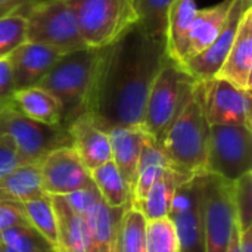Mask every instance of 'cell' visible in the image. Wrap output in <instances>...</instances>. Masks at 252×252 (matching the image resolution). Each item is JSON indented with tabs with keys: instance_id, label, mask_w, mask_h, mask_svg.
<instances>
[{
	"instance_id": "3",
	"label": "cell",
	"mask_w": 252,
	"mask_h": 252,
	"mask_svg": "<svg viewBox=\"0 0 252 252\" xmlns=\"http://www.w3.org/2000/svg\"><path fill=\"white\" fill-rule=\"evenodd\" d=\"M196 83L170 58L157 74L146 97L142 128L159 146L170 126L189 102Z\"/></svg>"
},
{
	"instance_id": "25",
	"label": "cell",
	"mask_w": 252,
	"mask_h": 252,
	"mask_svg": "<svg viewBox=\"0 0 252 252\" xmlns=\"http://www.w3.org/2000/svg\"><path fill=\"white\" fill-rule=\"evenodd\" d=\"M186 180L189 179L182 176L180 173H177L168 165L164 174L152 185V188L145 195V198L140 202H137L134 207H137L142 211L146 220L168 217L174 192Z\"/></svg>"
},
{
	"instance_id": "8",
	"label": "cell",
	"mask_w": 252,
	"mask_h": 252,
	"mask_svg": "<svg viewBox=\"0 0 252 252\" xmlns=\"http://www.w3.org/2000/svg\"><path fill=\"white\" fill-rule=\"evenodd\" d=\"M251 168L252 128L245 126H211L205 173L235 183Z\"/></svg>"
},
{
	"instance_id": "15",
	"label": "cell",
	"mask_w": 252,
	"mask_h": 252,
	"mask_svg": "<svg viewBox=\"0 0 252 252\" xmlns=\"http://www.w3.org/2000/svg\"><path fill=\"white\" fill-rule=\"evenodd\" d=\"M71 146L89 171L111 161V142L108 131L100 128L89 114L78 115L68 127Z\"/></svg>"
},
{
	"instance_id": "17",
	"label": "cell",
	"mask_w": 252,
	"mask_h": 252,
	"mask_svg": "<svg viewBox=\"0 0 252 252\" xmlns=\"http://www.w3.org/2000/svg\"><path fill=\"white\" fill-rule=\"evenodd\" d=\"M108 136L112 154L111 161L115 164V167L124 177L131 195L136 183L137 164L146 133L142 127H112L108 130Z\"/></svg>"
},
{
	"instance_id": "5",
	"label": "cell",
	"mask_w": 252,
	"mask_h": 252,
	"mask_svg": "<svg viewBox=\"0 0 252 252\" xmlns=\"http://www.w3.org/2000/svg\"><path fill=\"white\" fill-rule=\"evenodd\" d=\"M0 136L13 145L25 162H40L49 152L71 146L66 127L31 120L12 100L0 103Z\"/></svg>"
},
{
	"instance_id": "20",
	"label": "cell",
	"mask_w": 252,
	"mask_h": 252,
	"mask_svg": "<svg viewBox=\"0 0 252 252\" xmlns=\"http://www.w3.org/2000/svg\"><path fill=\"white\" fill-rule=\"evenodd\" d=\"M195 0H174L167 16L165 50L167 56L183 68L188 35L198 12Z\"/></svg>"
},
{
	"instance_id": "9",
	"label": "cell",
	"mask_w": 252,
	"mask_h": 252,
	"mask_svg": "<svg viewBox=\"0 0 252 252\" xmlns=\"http://www.w3.org/2000/svg\"><path fill=\"white\" fill-rule=\"evenodd\" d=\"M202 223L205 252H224L236 226L233 182L205 173L202 177Z\"/></svg>"
},
{
	"instance_id": "40",
	"label": "cell",
	"mask_w": 252,
	"mask_h": 252,
	"mask_svg": "<svg viewBox=\"0 0 252 252\" xmlns=\"http://www.w3.org/2000/svg\"><path fill=\"white\" fill-rule=\"evenodd\" d=\"M239 235H241V230L238 227V224L235 226V230L232 233V238L227 244V248L224 252H239Z\"/></svg>"
},
{
	"instance_id": "6",
	"label": "cell",
	"mask_w": 252,
	"mask_h": 252,
	"mask_svg": "<svg viewBox=\"0 0 252 252\" xmlns=\"http://www.w3.org/2000/svg\"><path fill=\"white\" fill-rule=\"evenodd\" d=\"M87 47L100 49L137 22L130 0H66Z\"/></svg>"
},
{
	"instance_id": "37",
	"label": "cell",
	"mask_w": 252,
	"mask_h": 252,
	"mask_svg": "<svg viewBox=\"0 0 252 252\" xmlns=\"http://www.w3.org/2000/svg\"><path fill=\"white\" fill-rule=\"evenodd\" d=\"M13 81L12 71L7 59H0V103L12 100L13 96Z\"/></svg>"
},
{
	"instance_id": "39",
	"label": "cell",
	"mask_w": 252,
	"mask_h": 252,
	"mask_svg": "<svg viewBox=\"0 0 252 252\" xmlns=\"http://www.w3.org/2000/svg\"><path fill=\"white\" fill-rule=\"evenodd\" d=\"M239 252H252V227L239 235Z\"/></svg>"
},
{
	"instance_id": "34",
	"label": "cell",
	"mask_w": 252,
	"mask_h": 252,
	"mask_svg": "<svg viewBox=\"0 0 252 252\" xmlns=\"http://www.w3.org/2000/svg\"><path fill=\"white\" fill-rule=\"evenodd\" d=\"M62 196L66 201V204L69 205V208L80 216H86L102 199L94 185H92L89 188L77 189L74 192L62 195Z\"/></svg>"
},
{
	"instance_id": "38",
	"label": "cell",
	"mask_w": 252,
	"mask_h": 252,
	"mask_svg": "<svg viewBox=\"0 0 252 252\" xmlns=\"http://www.w3.org/2000/svg\"><path fill=\"white\" fill-rule=\"evenodd\" d=\"M34 1L35 0H0V18L15 13L24 15Z\"/></svg>"
},
{
	"instance_id": "1",
	"label": "cell",
	"mask_w": 252,
	"mask_h": 252,
	"mask_svg": "<svg viewBox=\"0 0 252 252\" xmlns=\"http://www.w3.org/2000/svg\"><path fill=\"white\" fill-rule=\"evenodd\" d=\"M167 58L165 41L149 37L136 22L97 49L84 112L105 131L142 127L149 89Z\"/></svg>"
},
{
	"instance_id": "27",
	"label": "cell",
	"mask_w": 252,
	"mask_h": 252,
	"mask_svg": "<svg viewBox=\"0 0 252 252\" xmlns=\"http://www.w3.org/2000/svg\"><path fill=\"white\" fill-rule=\"evenodd\" d=\"M146 221L137 207L126 208L118 224L115 252H146Z\"/></svg>"
},
{
	"instance_id": "41",
	"label": "cell",
	"mask_w": 252,
	"mask_h": 252,
	"mask_svg": "<svg viewBox=\"0 0 252 252\" xmlns=\"http://www.w3.org/2000/svg\"><path fill=\"white\" fill-rule=\"evenodd\" d=\"M0 252H16V251H13V250H10V248H7V247H4V245H1V244H0Z\"/></svg>"
},
{
	"instance_id": "31",
	"label": "cell",
	"mask_w": 252,
	"mask_h": 252,
	"mask_svg": "<svg viewBox=\"0 0 252 252\" xmlns=\"http://www.w3.org/2000/svg\"><path fill=\"white\" fill-rule=\"evenodd\" d=\"M146 252H180V242L170 217L146 221Z\"/></svg>"
},
{
	"instance_id": "13",
	"label": "cell",
	"mask_w": 252,
	"mask_h": 252,
	"mask_svg": "<svg viewBox=\"0 0 252 252\" xmlns=\"http://www.w3.org/2000/svg\"><path fill=\"white\" fill-rule=\"evenodd\" d=\"M250 9H252V0H233L226 24L216 40L205 50H202L183 65L185 71L189 75H192L196 81H208L219 74L233 44L238 27L244 15Z\"/></svg>"
},
{
	"instance_id": "24",
	"label": "cell",
	"mask_w": 252,
	"mask_h": 252,
	"mask_svg": "<svg viewBox=\"0 0 252 252\" xmlns=\"http://www.w3.org/2000/svg\"><path fill=\"white\" fill-rule=\"evenodd\" d=\"M168 161L161 149V146L146 134L142 152L137 164V174H136V183L131 193V205H136L140 202L145 195L149 192L152 185L164 174V171L168 167Z\"/></svg>"
},
{
	"instance_id": "21",
	"label": "cell",
	"mask_w": 252,
	"mask_h": 252,
	"mask_svg": "<svg viewBox=\"0 0 252 252\" xmlns=\"http://www.w3.org/2000/svg\"><path fill=\"white\" fill-rule=\"evenodd\" d=\"M58 220V252L87 251V226L84 216L69 208L63 196H50Z\"/></svg>"
},
{
	"instance_id": "23",
	"label": "cell",
	"mask_w": 252,
	"mask_h": 252,
	"mask_svg": "<svg viewBox=\"0 0 252 252\" xmlns=\"http://www.w3.org/2000/svg\"><path fill=\"white\" fill-rule=\"evenodd\" d=\"M12 102L24 115L31 120L50 126H62L58 100L40 86L13 92Z\"/></svg>"
},
{
	"instance_id": "19",
	"label": "cell",
	"mask_w": 252,
	"mask_h": 252,
	"mask_svg": "<svg viewBox=\"0 0 252 252\" xmlns=\"http://www.w3.org/2000/svg\"><path fill=\"white\" fill-rule=\"evenodd\" d=\"M126 208H111L102 199L84 216L87 226V251L115 252L118 224Z\"/></svg>"
},
{
	"instance_id": "29",
	"label": "cell",
	"mask_w": 252,
	"mask_h": 252,
	"mask_svg": "<svg viewBox=\"0 0 252 252\" xmlns=\"http://www.w3.org/2000/svg\"><path fill=\"white\" fill-rule=\"evenodd\" d=\"M0 244L16 252H58L56 245L30 223L3 232L0 235Z\"/></svg>"
},
{
	"instance_id": "35",
	"label": "cell",
	"mask_w": 252,
	"mask_h": 252,
	"mask_svg": "<svg viewBox=\"0 0 252 252\" xmlns=\"http://www.w3.org/2000/svg\"><path fill=\"white\" fill-rule=\"evenodd\" d=\"M27 223V216L19 202L0 201V235L15 226Z\"/></svg>"
},
{
	"instance_id": "28",
	"label": "cell",
	"mask_w": 252,
	"mask_h": 252,
	"mask_svg": "<svg viewBox=\"0 0 252 252\" xmlns=\"http://www.w3.org/2000/svg\"><path fill=\"white\" fill-rule=\"evenodd\" d=\"M137 25L152 38L165 41L167 16L174 0H130Z\"/></svg>"
},
{
	"instance_id": "10",
	"label": "cell",
	"mask_w": 252,
	"mask_h": 252,
	"mask_svg": "<svg viewBox=\"0 0 252 252\" xmlns=\"http://www.w3.org/2000/svg\"><path fill=\"white\" fill-rule=\"evenodd\" d=\"M202 177L183 182L174 192L168 217L173 221L180 252H205L202 223Z\"/></svg>"
},
{
	"instance_id": "16",
	"label": "cell",
	"mask_w": 252,
	"mask_h": 252,
	"mask_svg": "<svg viewBox=\"0 0 252 252\" xmlns=\"http://www.w3.org/2000/svg\"><path fill=\"white\" fill-rule=\"evenodd\" d=\"M252 9L244 15L233 44L216 77L224 78L235 86L251 90L252 87Z\"/></svg>"
},
{
	"instance_id": "11",
	"label": "cell",
	"mask_w": 252,
	"mask_h": 252,
	"mask_svg": "<svg viewBox=\"0 0 252 252\" xmlns=\"http://www.w3.org/2000/svg\"><path fill=\"white\" fill-rule=\"evenodd\" d=\"M204 83V105L211 126H245L252 128L251 90L214 77Z\"/></svg>"
},
{
	"instance_id": "36",
	"label": "cell",
	"mask_w": 252,
	"mask_h": 252,
	"mask_svg": "<svg viewBox=\"0 0 252 252\" xmlns=\"http://www.w3.org/2000/svg\"><path fill=\"white\" fill-rule=\"evenodd\" d=\"M22 164H28V162L24 161V158L18 154V151L13 148V145L9 140L0 136V177Z\"/></svg>"
},
{
	"instance_id": "14",
	"label": "cell",
	"mask_w": 252,
	"mask_h": 252,
	"mask_svg": "<svg viewBox=\"0 0 252 252\" xmlns=\"http://www.w3.org/2000/svg\"><path fill=\"white\" fill-rule=\"evenodd\" d=\"M62 55L59 50L40 43L25 41L21 44L7 58L15 92L38 86Z\"/></svg>"
},
{
	"instance_id": "22",
	"label": "cell",
	"mask_w": 252,
	"mask_h": 252,
	"mask_svg": "<svg viewBox=\"0 0 252 252\" xmlns=\"http://www.w3.org/2000/svg\"><path fill=\"white\" fill-rule=\"evenodd\" d=\"M43 193L38 162L22 164L0 177V201L21 204Z\"/></svg>"
},
{
	"instance_id": "33",
	"label": "cell",
	"mask_w": 252,
	"mask_h": 252,
	"mask_svg": "<svg viewBox=\"0 0 252 252\" xmlns=\"http://www.w3.org/2000/svg\"><path fill=\"white\" fill-rule=\"evenodd\" d=\"M233 205L239 230L252 227V171L233 183Z\"/></svg>"
},
{
	"instance_id": "26",
	"label": "cell",
	"mask_w": 252,
	"mask_h": 252,
	"mask_svg": "<svg viewBox=\"0 0 252 252\" xmlns=\"http://www.w3.org/2000/svg\"><path fill=\"white\" fill-rule=\"evenodd\" d=\"M92 182L96 186L102 201L111 208L131 207L130 189L112 161L102 164L90 171Z\"/></svg>"
},
{
	"instance_id": "30",
	"label": "cell",
	"mask_w": 252,
	"mask_h": 252,
	"mask_svg": "<svg viewBox=\"0 0 252 252\" xmlns=\"http://www.w3.org/2000/svg\"><path fill=\"white\" fill-rule=\"evenodd\" d=\"M28 223L43 233L50 242L56 245L58 239V220L52 204V198L46 193L21 202Z\"/></svg>"
},
{
	"instance_id": "7",
	"label": "cell",
	"mask_w": 252,
	"mask_h": 252,
	"mask_svg": "<svg viewBox=\"0 0 252 252\" xmlns=\"http://www.w3.org/2000/svg\"><path fill=\"white\" fill-rule=\"evenodd\" d=\"M24 16L27 41L53 47L61 53L87 47L66 0H35Z\"/></svg>"
},
{
	"instance_id": "12",
	"label": "cell",
	"mask_w": 252,
	"mask_h": 252,
	"mask_svg": "<svg viewBox=\"0 0 252 252\" xmlns=\"http://www.w3.org/2000/svg\"><path fill=\"white\" fill-rule=\"evenodd\" d=\"M41 189L49 196H62L93 185L90 171L81 162L72 146L49 152L40 162Z\"/></svg>"
},
{
	"instance_id": "32",
	"label": "cell",
	"mask_w": 252,
	"mask_h": 252,
	"mask_svg": "<svg viewBox=\"0 0 252 252\" xmlns=\"http://www.w3.org/2000/svg\"><path fill=\"white\" fill-rule=\"evenodd\" d=\"M27 41V22L21 13L0 18V59H7Z\"/></svg>"
},
{
	"instance_id": "18",
	"label": "cell",
	"mask_w": 252,
	"mask_h": 252,
	"mask_svg": "<svg viewBox=\"0 0 252 252\" xmlns=\"http://www.w3.org/2000/svg\"><path fill=\"white\" fill-rule=\"evenodd\" d=\"M232 3L233 0H223L211 7L198 9L188 35L183 65L189 59L205 50L216 40V37L220 34L221 28L226 24Z\"/></svg>"
},
{
	"instance_id": "2",
	"label": "cell",
	"mask_w": 252,
	"mask_h": 252,
	"mask_svg": "<svg viewBox=\"0 0 252 252\" xmlns=\"http://www.w3.org/2000/svg\"><path fill=\"white\" fill-rule=\"evenodd\" d=\"M210 127L204 105V83L198 81L189 102L173 121L161 143L173 170L188 179L205 174Z\"/></svg>"
},
{
	"instance_id": "4",
	"label": "cell",
	"mask_w": 252,
	"mask_h": 252,
	"mask_svg": "<svg viewBox=\"0 0 252 252\" xmlns=\"http://www.w3.org/2000/svg\"><path fill=\"white\" fill-rule=\"evenodd\" d=\"M96 56L92 47L63 53L38 84L58 100L63 127L84 114Z\"/></svg>"
}]
</instances>
